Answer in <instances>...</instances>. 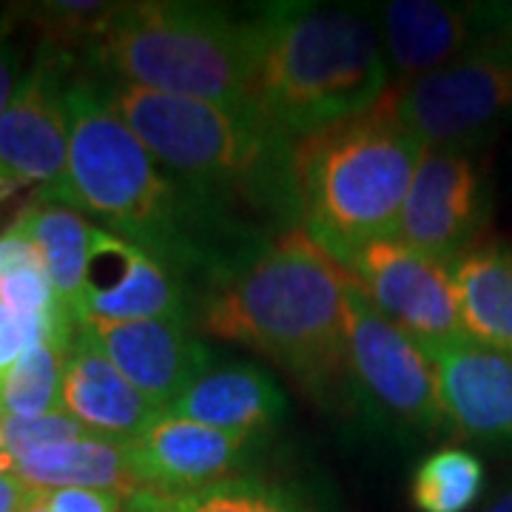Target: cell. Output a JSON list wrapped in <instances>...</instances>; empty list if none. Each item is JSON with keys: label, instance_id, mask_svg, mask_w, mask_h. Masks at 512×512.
<instances>
[{"label": "cell", "instance_id": "obj_1", "mask_svg": "<svg viewBox=\"0 0 512 512\" xmlns=\"http://www.w3.org/2000/svg\"><path fill=\"white\" fill-rule=\"evenodd\" d=\"M66 177L43 202L92 214L171 274L202 271L211 288L268 245L256 231L197 200L109 109L89 77H69Z\"/></svg>", "mask_w": 512, "mask_h": 512}, {"label": "cell", "instance_id": "obj_2", "mask_svg": "<svg viewBox=\"0 0 512 512\" xmlns=\"http://www.w3.org/2000/svg\"><path fill=\"white\" fill-rule=\"evenodd\" d=\"M348 282V268L293 228L208 291L202 322L211 336L268 356L328 402L350 390Z\"/></svg>", "mask_w": 512, "mask_h": 512}, {"label": "cell", "instance_id": "obj_3", "mask_svg": "<svg viewBox=\"0 0 512 512\" xmlns=\"http://www.w3.org/2000/svg\"><path fill=\"white\" fill-rule=\"evenodd\" d=\"M97 86L109 109L197 200L239 225H245L239 220L245 211L276 220L282 231L299 228L296 143L276 134L265 120L114 80Z\"/></svg>", "mask_w": 512, "mask_h": 512}, {"label": "cell", "instance_id": "obj_4", "mask_svg": "<svg viewBox=\"0 0 512 512\" xmlns=\"http://www.w3.org/2000/svg\"><path fill=\"white\" fill-rule=\"evenodd\" d=\"M248 29L254 109L291 143L365 114L390 89L379 26L362 12L271 3Z\"/></svg>", "mask_w": 512, "mask_h": 512}, {"label": "cell", "instance_id": "obj_5", "mask_svg": "<svg viewBox=\"0 0 512 512\" xmlns=\"http://www.w3.org/2000/svg\"><path fill=\"white\" fill-rule=\"evenodd\" d=\"M421 151L399 126L387 92L365 114L299 140V228L348 268L365 245L396 237Z\"/></svg>", "mask_w": 512, "mask_h": 512}, {"label": "cell", "instance_id": "obj_6", "mask_svg": "<svg viewBox=\"0 0 512 512\" xmlns=\"http://www.w3.org/2000/svg\"><path fill=\"white\" fill-rule=\"evenodd\" d=\"M92 60L114 83L259 117L248 18L214 3H117L92 37Z\"/></svg>", "mask_w": 512, "mask_h": 512}, {"label": "cell", "instance_id": "obj_7", "mask_svg": "<svg viewBox=\"0 0 512 512\" xmlns=\"http://www.w3.org/2000/svg\"><path fill=\"white\" fill-rule=\"evenodd\" d=\"M399 126L421 148H478L512 123V32L436 72L387 89Z\"/></svg>", "mask_w": 512, "mask_h": 512}, {"label": "cell", "instance_id": "obj_8", "mask_svg": "<svg viewBox=\"0 0 512 512\" xmlns=\"http://www.w3.org/2000/svg\"><path fill=\"white\" fill-rule=\"evenodd\" d=\"M348 373L353 396L373 416L424 436L447 430L427 350L393 325L353 276L348 282Z\"/></svg>", "mask_w": 512, "mask_h": 512}, {"label": "cell", "instance_id": "obj_9", "mask_svg": "<svg viewBox=\"0 0 512 512\" xmlns=\"http://www.w3.org/2000/svg\"><path fill=\"white\" fill-rule=\"evenodd\" d=\"M487 222L490 185L476 148H424L396 239L453 268L481 242Z\"/></svg>", "mask_w": 512, "mask_h": 512}, {"label": "cell", "instance_id": "obj_10", "mask_svg": "<svg viewBox=\"0 0 512 512\" xmlns=\"http://www.w3.org/2000/svg\"><path fill=\"white\" fill-rule=\"evenodd\" d=\"M348 274L379 311L410 333L421 348L467 336L453 268L396 237L376 239L350 259Z\"/></svg>", "mask_w": 512, "mask_h": 512}, {"label": "cell", "instance_id": "obj_11", "mask_svg": "<svg viewBox=\"0 0 512 512\" xmlns=\"http://www.w3.org/2000/svg\"><path fill=\"white\" fill-rule=\"evenodd\" d=\"M66 57L43 46L0 114V168L15 183L40 185V200L66 177L69 160Z\"/></svg>", "mask_w": 512, "mask_h": 512}, {"label": "cell", "instance_id": "obj_12", "mask_svg": "<svg viewBox=\"0 0 512 512\" xmlns=\"http://www.w3.org/2000/svg\"><path fill=\"white\" fill-rule=\"evenodd\" d=\"M512 32V6L501 3H439L393 0L379 15L387 60L410 83L473 52L490 37Z\"/></svg>", "mask_w": 512, "mask_h": 512}, {"label": "cell", "instance_id": "obj_13", "mask_svg": "<svg viewBox=\"0 0 512 512\" xmlns=\"http://www.w3.org/2000/svg\"><path fill=\"white\" fill-rule=\"evenodd\" d=\"M256 441L259 436L160 413L143 433L126 441V453L140 490L188 493L234 478Z\"/></svg>", "mask_w": 512, "mask_h": 512}, {"label": "cell", "instance_id": "obj_14", "mask_svg": "<svg viewBox=\"0 0 512 512\" xmlns=\"http://www.w3.org/2000/svg\"><path fill=\"white\" fill-rule=\"evenodd\" d=\"M86 319L140 322L188 319L183 282L143 251L106 228H94L86 282L80 296V325Z\"/></svg>", "mask_w": 512, "mask_h": 512}, {"label": "cell", "instance_id": "obj_15", "mask_svg": "<svg viewBox=\"0 0 512 512\" xmlns=\"http://www.w3.org/2000/svg\"><path fill=\"white\" fill-rule=\"evenodd\" d=\"M436 367L447 427L461 439L512 450V356L470 336L424 348Z\"/></svg>", "mask_w": 512, "mask_h": 512}, {"label": "cell", "instance_id": "obj_16", "mask_svg": "<svg viewBox=\"0 0 512 512\" xmlns=\"http://www.w3.org/2000/svg\"><path fill=\"white\" fill-rule=\"evenodd\" d=\"M83 325L114 367L160 413L171 410L185 387L211 367V350L188 330L183 319H86Z\"/></svg>", "mask_w": 512, "mask_h": 512}, {"label": "cell", "instance_id": "obj_17", "mask_svg": "<svg viewBox=\"0 0 512 512\" xmlns=\"http://www.w3.org/2000/svg\"><path fill=\"white\" fill-rule=\"evenodd\" d=\"M60 410L97 436L117 441L134 439L160 416V410L114 367L86 325L74 330L66 345Z\"/></svg>", "mask_w": 512, "mask_h": 512}, {"label": "cell", "instance_id": "obj_18", "mask_svg": "<svg viewBox=\"0 0 512 512\" xmlns=\"http://www.w3.org/2000/svg\"><path fill=\"white\" fill-rule=\"evenodd\" d=\"M285 410V396L265 370L248 362H231L208 367L165 413L228 433L262 436L282 421Z\"/></svg>", "mask_w": 512, "mask_h": 512}, {"label": "cell", "instance_id": "obj_19", "mask_svg": "<svg viewBox=\"0 0 512 512\" xmlns=\"http://www.w3.org/2000/svg\"><path fill=\"white\" fill-rule=\"evenodd\" d=\"M3 470L32 487L37 493L52 490H109L128 498L140 490L128 464L126 441L106 436H83V439L52 444L20 458L0 461Z\"/></svg>", "mask_w": 512, "mask_h": 512}, {"label": "cell", "instance_id": "obj_20", "mask_svg": "<svg viewBox=\"0 0 512 512\" xmlns=\"http://www.w3.org/2000/svg\"><path fill=\"white\" fill-rule=\"evenodd\" d=\"M467 336L512 356V242L481 239L453 265Z\"/></svg>", "mask_w": 512, "mask_h": 512}, {"label": "cell", "instance_id": "obj_21", "mask_svg": "<svg viewBox=\"0 0 512 512\" xmlns=\"http://www.w3.org/2000/svg\"><path fill=\"white\" fill-rule=\"evenodd\" d=\"M0 299L18 313V319L35 333L37 342L52 339L69 345L74 330L80 328L60 308L55 285L35 242L23 234L18 222H12L0 234Z\"/></svg>", "mask_w": 512, "mask_h": 512}, {"label": "cell", "instance_id": "obj_22", "mask_svg": "<svg viewBox=\"0 0 512 512\" xmlns=\"http://www.w3.org/2000/svg\"><path fill=\"white\" fill-rule=\"evenodd\" d=\"M15 222L23 228V234L35 242L37 254L55 285L63 313L80 325V296H83L86 265H89L97 225H89L83 220V214L57 202L29 205Z\"/></svg>", "mask_w": 512, "mask_h": 512}, {"label": "cell", "instance_id": "obj_23", "mask_svg": "<svg viewBox=\"0 0 512 512\" xmlns=\"http://www.w3.org/2000/svg\"><path fill=\"white\" fill-rule=\"evenodd\" d=\"M146 493L157 512H311L296 490L256 476L225 478L188 493Z\"/></svg>", "mask_w": 512, "mask_h": 512}, {"label": "cell", "instance_id": "obj_24", "mask_svg": "<svg viewBox=\"0 0 512 512\" xmlns=\"http://www.w3.org/2000/svg\"><path fill=\"white\" fill-rule=\"evenodd\" d=\"M66 345L43 339L0 376V416L35 419L60 413Z\"/></svg>", "mask_w": 512, "mask_h": 512}, {"label": "cell", "instance_id": "obj_25", "mask_svg": "<svg viewBox=\"0 0 512 512\" xmlns=\"http://www.w3.org/2000/svg\"><path fill=\"white\" fill-rule=\"evenodd\" d=\"M487 487V473L476 453L444 447L424 458L410 484V501L419 512H470Z\"/></svg>", "mask_w": 512, "mask_h": 512}, {"label": "cell", "instance_id": "obj_26", "mask_svg": "<svg viewBox=\"0 0 512 512\" xmlns=\"http://www.w3.org/2000/svg\"><path fill=\"white\" fill-rule=\"evenodd\" d=\"M83 436H92V430H86L80 421L66 416L63 410L49 413V416H35V419L0 416V461L20 458L26 453L43 450V447H52V444L83 439Z\"/></svg>", "mask_w": 512, "mask_h": 512}, {"label": "cell", "instance_id": "obj_27", "mask_svg": "<svg viewBox=\"0 0 512 512\" xmlns=\"http://www.w3.org/2000/svg\"><path fill=\"white\" fill-rule=\"evenodd\" d=\"M46 495L49 512H123L126 498L109 490H52Z\"/></svg>", "mask_w": 512, "mask_h": 512}, {"label": "cell", "instance_id": "obj_28", "mask_svg": "<svg viewBox=\"0 0 512 512\" xmlns=\"http://www.w3.org/2000/svg\"><path fill=\"white\" fill-rule=\"evenodd\" d=\"M35 333L26 328L3 299H0V376L35 345Z\"/></svg>", "mask_w": 512, "mask_h": 512}, {"label": "cell", "instance_id": "obj_29", "mask_svg": "<svg viewBox=\"0 0 512 512\" xmlns=\"http://www.w3.org/2000/svg\"><path fill=\"white\" fill-rule=\"evenodd\" d=\"M18 69H20V57H18V46L15 40L9 35V29L0 26V114L6 111L12 94L18 89Z\"/></svg>", "mask_w": 512, "mask_h": 512}, {"label": "cell", "instance_id": "obj_30", "mask_svg": "<svg viewBox=\"0 0 512 512\" xmlns=\"http://www.w3.org/2000/svg\"><path fill=\"white\" fill-rule=\"evenodd\" d=\"M35 493L37 490L26 487L15 473L0 467V512H23L35 498Z\"/></svg>", "mask_w": 512, "mask_h": 512}, {"label": "cell", "instance_id": "obj_31", "mask_svg": "<svg viewBox=\"0 0 512 512\" xmlns=\"http://www.w3.org/2000/svg\"><path fill=\"white\" fill-rule=\"evenodd\" d=\"M123 512H157V507L151 504L146 490H137V493L126 498V510Z\"/></svg>", "mask_w": 512, "mask_h": 512}, {"label": "cell", "instance_id": "obj_32", "mask_svg": "<svg viewBox=\"0 0 512 512\" xmlns=\"http://www.w3.org/2000/svg\"><path fill=\"white\" fill-rule=\"evenodd\" d=\"M481 512H512V481Z\"/></svg>", "mask_w": 512, "mask_h": 512}, {"label": "cell", "instance_id": "obj_33", "mask_svg": "<svg viewBox=\"0 0 512 512\" xmlns=\"http://www.w3.org/2000/svg\"><path fill=\"white\" fill-rule=\"evenodd\" d=\"M23 512H49V507H46V495L35 493V498L29 501V507Z\"/></svg>", "mask_w": 512, "mask_h": 512}, {"label": "cell", "instance_id": "obj_34", "mask_svg": "<svg viewBox=\"0 0 512 512\" xmlns=\"http://www.w3.org/2000/svg\"><path fill=\"white\" fill-rule=\"evenodd\" d=\"M15 180H12V177H9V174H6V171H3V168H0V197H3V194H9V191H12V188H15Z\"/></svg>", "mask_w": 512, "mask_h": 512}]
</instances>
